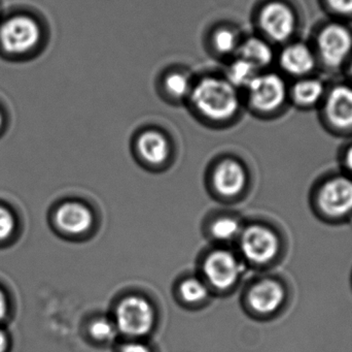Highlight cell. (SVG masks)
<instances>
[{"mask_svg":"<svg viewBox=\"0 0 352 352\" xmlns=\"http://www.w3.org/2000/svg\"><path fill=\"white\" fill-rule=\"evenodd\" d=\"M237 56L244 58L260 72L268 68L274 60L272 45L265 37L250 35L243 37Z\"/></svg>","mask_w":352,"mask_h":352,"instance_id":"2e32d148","label":"cell"},{"mask_svg":"<svg viewBox=\"0 0 352 352\" xmlns=\"http://www.w3.org/2000/svg\"><path fill=\"white\" fill-rule=\"evenodd\" d=\"M91 335L93 338L100 341H109L115 338L118 333V328L116 324L111 320H96L94 324L91 326Z\"/></svg>","mask_w":352,"mask_h":352,"instance_id":"603a6c76","label":"cell"},{"mask_svg":"<svg viewBox=\"0 0 352 352\" xmlns=\"http://www.w3.org/2000/svg\"><path fill=\"white\" fill-rule=\"evenodd\" d=\"M43 35L41 23L30 14H12L0 23V48L10 56L30 53L41 45Z\"/></svg>","mask_w":352,"mask_h":352,"instance_id":"3957f363","label":"cell"},{"mask_svg":"<svg viewBox=\"0 0 352 352\" xmlns=\"http://www.w3.org/2000/svg\"><path fill=\"white\" fill-rule=\"evenodd\" d=\"M194 115L214 125L231 123L241 111V91L230 84L223 76L206 74L195 80L186 101Z\"/></svg>","mask_w":352,"mask_h":352,"instance_id":"6da1fadb","label":"cell"},{"mask_svg":"<svg viewBox=\"0 0 352 352\" xmlns=\"http://www.w3.org/2000/svg\"><path fill=\"white\" fill-rule=\"evenodd\" d=\"M241 93L243 103L252 113L270 116L283 107L289 91L280 74L262 70Z\"/></svg>","mask_w":352,"mask_h":352,"instance_id":"7a4b0ae2","label":"cell"},{"mask_svg":"<svg viewBox=\"0 0 352 352\" xmlns=\"http://www.w3.org/2000/svg\"><path fill=\"white\" fill-rule=\"evenodd\" d=\"M8 349V338L6 335L0 330V352H6Z\"/></svg>","mask_w":352,"mask_h":352,"instance_id":"83f0119b","label":"cell"},{"mask_svg":"<svg viewBox=\"0 0 352 352\" xmlns=\"http://www.w3.org/2000/svg\"><path fill=\"white\" fill-rule=\"evenodd\" d=\"M318 205L328 216L342 217L352 212V179L339 176L327 181L318 194Z\"/></svg>","mask_w":352,"mask_h":352,"instance_id":"ba28073f","label":"cell"},{"mask_svg":"<svg viewBox=\"0 0 352 352\" xmlns=\"http://www.w3.org/2000/svg\"><path fill=\"white\" fill-rule=\"evenodd\" d=\"M260 70L244 58L235 56L228 61L223 76L239 91H243Z\"/></svg>","mask_w":352,"mask_h":352,"instance_id":"d6986e66","label":"cell"},{"mask_svg":"<svg viewBox=\"0 0 352 352\" xmlns=\"http://www.w3.org/2000/svg\"><path fill=\"white\" fill-rule=\"evenodd\" d=\"M180 293L182 298L188 303H197L207 297L208 289L205 287L204 283L201 282L198 279L192 278L188 279L182 283Z\"/></svg>","mask_w":352,"mask_h":352,"instance_id":"7402d4cb","label":"cell"},{"mask_svg":"<svg viewBox=\"0 0 352 352\" xmlns=\"http://www.w3.org/2000/svg\"><path fill=\"white\" fill-rule=\"evenodd\" d=\"M58 227L69 234H82L90 229L93 223L91 211L78 203H67L60 207L56 215Z\"/></svg>","mask_w":352,"mask_h":352,"instance_id":"4fadbf2b","label":"cell"},{"mask_svg":"<svg viewBox=\"0 0 352 352\" xmlns=\"http://www.w3.org/2000/svg\"><path fill=\"white\" fill-rule=\"evenodd\" d=\"M324 113L329 121L341 130L352 128V87L339 85L326 97Z\"/></svg>","mask_w":352,"mask_h":352,"instance_id":"30bf717a","label":"cell"},{"mask_svg":"<svg viewBox=\"0 0 352 352\" xmlns=\"http://www.w3.org/2000/svg\"><path fill=\"white\" fill-rule=\"evenodd\" d=\"M285 296V289L280 283L274 280H264L252 287L248 295V302L258 313L271 314L280 307Z\"/></svg>","mask_w":352,"mask_h":352,"instance_id":"7c38bea8","label":"cell"},{"mask_svg":"<svg viewBox=\"0 0 352 352\" xmlns=\"http://www.w3.org/2000/svg\"><path fill=\"white\" fill-rule=\"evenodd\" d=\"M205 275L209 282L219 289H227L237 281L241 275V265L229 251L213 252L206 260Z\"/></svg>","mask_w":352,"mask_h":352,"instance_id":"9c48e42d","label":"cell"},{"mask_svg":"<svg viewBox=\"0 0 352 352\" xmlns=\"http://www.w3.org/2000/svg\"><path fill=\"white\" fill-rule=\"evenodd\" d=\"M122 352H151L148 346L144 344L138 342H131L126 344L125 346L122 349Z\"/></svg>","mask_w":352,"mask_h":352,"instance_id":"484cf974","label":"cell"},{"mask_svg":"<svg viewBox=\"0 0 352 352\" xmlns=\"http://www.w3.org/2000/svg\"><path fill=\"white\" fill-rule=\"evenodd\" d=\"M256 24L267 41L285 43L295 33L297 19L289 4L280 0H270L258 8Z\"/></svg>","mask_w":352,"mask_h":352,"instance_id":"277c9868","label":"cell"},{"mask_svg":"<svg viewBox=\"0 0 352 352\" xmlns=\"http://www.w3.org/2000/svg\"><path fill=\"white\" fill-rule=\"evenodd\" d=\"M245 172L234 161H226L217 167L214 174V186L223 196H235L245 185Z\"/></svg>","mask_w":352,"mask_h":352,"instance_id":"5bb4252c","label":"cell"},{"mask_svg":"<svg viewBox=\"0 0 352 352\" xmlns=\"http://www.w3.org/2000/svg\"><path fill=\"white\" fill-rule=\"evenodd\" d=\"M242 39L243 37L237 28L230 25H221L210 33L209 45L217 57L230 60L237 56Z\"/></svg>","mask_w":352,"mask_h":352,"instance_id":"ac0fdd59","label":"cell"},{"mask_svg":"<svg viewBox=\"0 0 352 352\" xmlns=\"http://www.w3.org/2000/svg\"><path fill=\"white\" fill-rule=\"evenodd\" d=\"M8 312V302H6V296L0 291V320L6 318Z\"/></svg>","mask_w":352,"mask_h":352,"instance_id":"4316f807","label":"cell"},{"mask_svg":"<svg viewBox=\"0 0 352 352\" xmlns=\"http://www.w3.org/2000/svg\"><path fill=\"white\" fill-rule=\"evenodd\" d=\"M194 84L195 80L188 72L171 70L163 74L160 87L167 101L182 103L188 101Z\"/></svg>","mask_w":352,"mask_h":352,"instance_id":"e0dca14e","label":"cell"},{"mask_svg":"<svg viewBox=\"0 0 352 352\" xmlns=\"http://www.w3.org/2000/svg\"><path fill=\"white\" fill-rule=\"evenodd\" d=\"M14 229V217L6 209L0 207V240L10 237Z\"/></svg>","mask_w":352,"mask_h":352,"instance_id":"cb8c5ba5","label":"cell"},{"mask_svg":"<svg viewBox=\"0 0 352 352\" xmlns=\"http://www.w3.org/2000/svg\"><path fill=\"white\" fill-rule=\"evenodd\" d=\"M281 70L295 76L310 74L316 68L314 52L305 43H294L287 45L278 57Z\"/></svg>","mask_w":352,"mask_h":352,"instance_id":"8fae6325","label":"cell"},{"mask_svg":"<svg viewBox=\"0 0 352 352\" xmlns=\"http://www.w3.org/2000/svg\"><path fill=\"white\" fill-rule=\"evenodd\" d=\"M241 250L250 262L256 265L268 264L278 252V238L267 227L252 225L242 235Z\"/></svg>","mask_w":352,"mask_h":352,"instance_id":"52a82bcc","label":"cell"},{"mask_svg":"<svg viewBox=\"0 0 352 352\" xmlns=\"http://www.w3.org/2000/svg\"><path fill=\"white\" fill-rule=\"evenodd\" d=\"M327 3L340 16H352V0H327Z\"/></svg>","mask_w":352,"mask_h":352,"instance_id":"d4e9b609","label":"cell"},{"mask_svg":"<svg viewBox=\"0 0 352 352\" xmlns=\"http://www.w3.org/2000/svg\"><path fill=\"white\" fill-rule=\"evenodd\" d=\"M326 89L318 79H302L294 85L292 96L301 107H312L324 99Z\"/></svg>","mask_w":352,"mask_h":352,"instance_id":"ffe728a7","label":"cell"},{"mask_svg":"<svg viewBox=\"0 0 352 352\" xmlns=\"http://www.w3.org/2000/svg\"><path fill=\"white\" fill-rule=\"evenodd\" d=\"M240 225L235 219L221 218L213 223L211 227L212 235L221 241H230L233 240L239 234Z\"/></svg>","mask_w":352,"mask_h":352,"instance_id":"44dd1931","label":"cell"},{"mask_svg":"<svg viewBox=\"0 0 352 352\" xmlns=\"http://www.w3.org/2000/svg\"><path fill=\"white\" fill-rule=\"evenodd\" d=\"M138 149L144 161L151 165H158L168 157L169 142L160 130H144L138 138Z\"/></svg>","mask_w":352,"mask_h":352,"instance_id":"9a60e30c","label":"cell"},{"mask_svg":"<svg viewBox=\"0 0 352 352\" xmlns=\"http://www.w3.org/2000/svg\"><path fill=\"white\" fill-rule=\"evenodd\" d=\"M316 45L320 59L328 68H340L352 52L351 30L340 23H330L318 33Z\"/></svg>","mask_w":352,"mask_h":352,"instance_id":"5b68a950","label":"cell"},{"mask_svg":"<svg viewBox=\"0 0 352 352\" xmlns=\"http://www.w3.org/2000/svg\"><path fill=\"white\" fill-rule=\"evenodd\" d=\"M345 163L347 169L352 173V146L347 150L346 156H345Z\"/></svg>","mask_w":352,"mask_h":352,"instance_id":"f1b7e54d","label":"cell"},{"mask_svg":"<svg viewBox=\"0 0 352 352\" xmlns=\"http://www.w3.org/2000/svg\"><path fill=\"white\" fill-rule=\"evenodd\" d=\"M154 322V312L146 300L129 297L120 303L116 314L118 331L130 337L148 334Z\"/></svg>","mask_w":352,"mask_h":352,"instance_id":"8992f818","label":"cell"},{"mask_svg":"<svg viewBox=\"0 0 352 352\" xmlns=\"http://www.w3.org/2000/svg\"><path fill=\"white\" fill-rule=\"evenodd\" d=\"M351 76H352V61H351Z\"/></svg>","mask_w":352,"mask_h":352,"instance_id":"4dcf8cb0","label":"cell"},{"mask_svg":"<svg viewBox=\"0 0 352 352\" xmlns=\"http://www.w3.org/2000/svg\"><path fill=\"white\" fill-rule=\"evenodd\" d=\"M4 123V115L2 113L1 110H0V130H1L2 126H3Z\"/></svg>","mask_w":352,"mask_h":352,"instance_id":"f546056e","label":"cell"}]
</instances>
